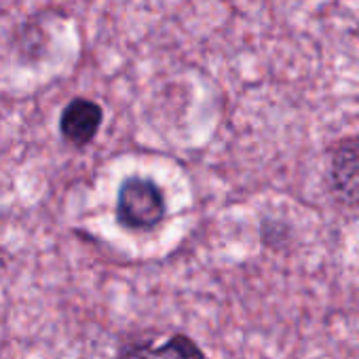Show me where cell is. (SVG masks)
I'll list each match as a JSON object with an SVG mask.
<instances>
[{"label":"cell","mask_w":359,"mask_h":359,"mask_svg":"<svg viewBox=\"0 0 359 359\" xmlns=\"http://www.w3.org/2000/svg\"><path fill=\"white\" fill-rule=\"evenodd\" d=\"M114 214L116 222L127 231H152L167 216L165 195L152 177L127 175L116 191Z\"/></svg>","instance_id":"6da1fadb"},{"label":"cell","mask_w":359,"mask_h":359,"mask_svg":"<svg viewBox=\"0 0 359 359\" xmlns=\"http://www.w3.org/2000/svg\"><path fill=\"white\" fill-rule=\"evenodd\" d=\"M102 123L104 108L95 100L72 97L60 114V133L70 146L85 148L95 140Z\"/></svg>","instance_id":"7a4b0ae2"},{"label":"cell","mask_w":359,"mask_h":359,"mask_svg":"<svg viewBox=\"0 0 359 359\" xmlns=\"http://www.w3.org/2000/svg\"><path fill=\"white\" fill-rule=\"evenodd\" d=\"M114 359H205L203 348L187 334H173L163 344L131 342L116 351Z\"/></svg>","instance_id":"3957f363"},{"label":"cell","mask_w":359,"mask_h":359,"mask_svg":"<svg viewBox=\"0 0 359 359\" xmlns=\"http://www.w3.org/2000/svg\"><path fill=\"white\" fill-rule=\"evenodd\" d=\"M334 182L348 197H359V144H344L332 163Z\"/></svg>","instance_id":"277c9868"}]
</instances>
